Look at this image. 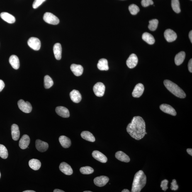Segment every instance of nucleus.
Here are the masks:
<instances>
[{"instance_id":"nucleus-1","label":"nucleus","mask_w":192,"mask_h":192,"mask_svg":"<svg viewBox=\"0 0 192 192\" xmlns=\"http://www.w3.org/2000/svg\"><path fill=\"white\" fill-rule=\"evenodd\" d=\"M127 131L133 138L137 140L142 139L147 134L146 130V123L141 117H134L131 122L126 128Z\"/></svg>"},{"instance_id":"nucleus-2","label":"nucleus","mask_w":192,"mask_h":192,"mask_svg":"<svg viewBox=\"0 0 192 192\" xmlns=\"http://www.w3.org/2000/svg\"><path fill=\"white\" fill-rule=\"evenodd\" d=\"M147 178L143 171H139L134 176L131 190L132 192H140L145 186Z\"/></svg>"},{"instance_id":"nucleus-3","label":"nucleus","mask_w":192,"mask_h":192,"mask_svg":"<svg viewBox=\"0 0 192 192\" xmlns=\"http://www.w3.org/2000/svg\"><path fill=\"white\" fill-rule=\"evenodd\" d=\"M165 86L167 89L174 96L180 98H184L186 95L184 91L179 87L177 84H175L168 80H165L164 81Z\"/></svg>"},{"instance_id":"nucleus-4","label":"nucleus","mask_w":192,"mask_h":192,"mask_svg":"<svg viewBox=\"0 0 192 192\" xmlns=\"http://www.w3.org/2000/svg\"><path fill=\"white\" fill-rule=\"evenodd\" d=\"M43 19L46 23L50 24L57 25L59 22V19L56 16L49 12L46 13L44 14Z\"/></svg>"},{"instance_id":"nucleus-5","label":"nucleus","mask_w":192,"mask_h":192,"mask_svg":"<svg viewBox=\"0 0 192 192\" xmlns=\"http://www.w3.org/2000/svg\"><path fill=\"white\" fill-rule=\"evenodd\" d=\"M18 104L19 109L25 113H30L32 111L31 105L28 101L25 102L21 99L18 101Z\"/></svg>"},{"instance_id":"nucleus-6","label":"nucleus","mask_w":192,"mask_h":192,"mask_svg":"<svg viewBox=\"0 0 192 192\" xmlns=\"http://www.w3.org/2000/svg\"><path fill=\"white\" fill-rule=\"evenodd\" d=\"M105 87L103 83L98 82L94 86L93 91L95 95L98 97H102L103 96L105 91Z\"/></svg>"},{"instance_id":"nucleus-7","label":"nucleus","mask_w":192,"mask_h":192,"mask_svg":"<svg viewBox=\"0 0 192 192\" xmlns=\"http://www.w3.org/2000/svg\"><path fill=\"white\" fill-rule=\"evenodd\" d=\"M28 44L31 48L35 51L39 50L41 46V43L40 40L34 37H31L29 39Z\"/></svg>"},{"instance_id":"nucleus-8","label":"nucleus","mask_w":192,"mask_h":192,"mask_svg":"<svg viewBox=\"0 0 192 192\" xmlns=\"http://www.w3.org/2000/svg\"><path fill=\"white\" fill-rule=\"evenodd\" d=\"M165 38L168 42H172L177 39V35L174 31L168 29L164 32Z\"/></svg>"},{"instance_id":"nucleus-9","label":"nucleus","mask_w":192,"mask_h":192,"mask_svg":"<svg viewBox=\"0 0 192 192\" xmlns=\"http://www.w3.org/2000/svg\"><path fill=\"white\" fill-rule=\"evenodd\" d=\"M138 62V59L136 55L132 54L131 55L126 61V64L130 69H133L137 65Z\"/></svg>"},{"instance_id":"nucleus-10","label":"nucleus","mask_w":192,"mask_h":192,"mask_svg":"<svg viewBox=\"0 0 192 192\" xmlns=\"http://www.w3.org/2000/svg\"><path fill=\"white\" fill-rule=\"evenodd\" d=\"M144 88L143 84L138 83L135 86L132 93V96L134 98H138L143 94Z\"/></svg>"},{"instance_id":"nucleus-11","label":"nucleus","mask_w":192,"mask_h":192,"mask_svg":"<svg viewBox=\"0 0 192 192\" xmlns=\"http://www.w3.org/2000/svg\"><path fill=\"white\" fill-rule=\"evenodd\" d=\"M109 180V178L107 176H101L95 178L94 181L95 184L97 186L103 187L107 184Z\"/></svg>"},{"instance_id":"nucleus-12","label":"nucleus","mask_w":192,"mask_h":192,"mask_svg":"<svg viewBox=\"0 0 192 192\" xmlns=\"http://www.w3.org/2000/svg\"><path fill=\"white\" fill-rule=\"evenodd\" d=\"M160 108L164 113L175 116L176 115V112L174 108L171 105L167 104H163L160 106Z\"/></svg>"},{"instance_id":"nucleus-13","label":"nucleus","mask_w":192,"mask_h":192,"mask_svg":"<svg viewBox=\"0 0 192 192\" xmlns=\"http://www.w3.org/2000/svg\"><path fill=\"white\" fill-rule=\"evenodd\" d=\"M59 169L64 174L68 176H70L73 173L72 168L70 165L65 162L61 163L59 166Z\"/></svg>"},{"instance_id":"nucleus-14","label":"nucleus","mask_w":192,"mask_h":192,"mask_svg":"<svg viewBox=\"0 0 192 192\" xmlns=\"http://www.w3.org/2000/svg\"><path fill=\"white\" fill-rule=\"evenodd\" d=\"M35 145L37 150L41 152H45L49 148V144L47 142L40 140L36 141Z\"/></svg>"},{"instance_id":"nucleus-15","label":"nucleus","mask_w":192,"mask_h":192,"mask_svg":"<svg viewBox=\"0 0 192 192\" xmlns=\"http://www.w3.org/2000/svg\"><path fill=\"white\" fill-rule=\"evenodd\" d=\"M56 112L59 116L64 118H68L70 116L69 110L64 106H58L56 108Z\"/></svg>"},{"instance_id":"nucleus-16","label":"nucleus","mask_w":192,"mask_h":192,"mask_svg":"<svg viewBox=\"0 0 192 192\" xmlns=\"http://www.w3.org/2000/svg\"><path fill=\"white\" fill-rule=\"evenodd\" d=\"M92 155L94 158L101 163H105L108 161V159L106 156L98 151H93Z\"/></svg>"},{"instance_id":"nucleus-17","label":"nucleus","mask_w":192,"mask_h":192,"mask_svg":"<svg viewBox=\"0 0 192 192\" xmlns=\"http://www.w3.org/2000/svg\"><path fill=\"white\" fill-rule=\"evenodd\" d=\"M30 138L27 135L23 136L19 142V146L21 149H24L28 147L30 143Z\"/></svg>"},{"instance_id":"nucleus-18","label":"nucleus","mask_w":192,"mask_h":192,"mask_svg":"<svg viewBox=\"0 0 192 192\" xmlns=\"http://www.w3.org/2000/svg\"><path fill=\"white\" fill-rule=\"evenodd\" d=\"M71 69L74 75L76 76H81L83 74V68L81 65L72 64L71 66Z\"/></svg>"},{"instance_id":"nucleus-19","label":"nucleus","mask_w":192,"mask_h":192,"mask_svg":"<svg viewBox=\"0 0 192 192\" xmlns=\"http://www.w3.org/2000/svg\"><path fill=\"white\" fill-rule=\"evenodd\" d=\"M71 100L75 103H79L81 100V95L77 90H74L70 93Z\"/></svg>"},{"instance_id":"nucleus-20","label":"nucleus","mask_w":192,"mask_h":192,"mask_svg":"<svg viewBox=\"0 0 192 192\" xmlns=\"http://www.w3.org/2000/svg\"><path fill=\"white\" fill-rule=\"evenodd\" d=\"M54 55L56 59L60 60L62 57V47L60 44L56 43L55 44L53 48Z\"/></svg>"},{"instance_id":"nucleus-21","label":"nucleus","mask_w":192,"mask_h":192,"mask_svg":"<svg viewBox=\"0 0 192 192\" xmlns=\"http://www.w3.org/2000/svg\"><path fill=\"white\" fill-rule=\"evenodd\" d=\"M2 19L8 23L13 24L15 21V18L13 15L7 12H2L0 14Z\"/></svg>"},{"instance_id":"nucleus-22","label":"nucleus","mask_w":192,"mask_h":192,"mask_svg":"<svg viewBox=\"0 0 192 192\" xmlns=\"http://www.w3.org/2000/svg\"><path fill=\"white\" fill-rule=\"evenodd\" d=\"M12 137L14 140L17 141L19 138L20 135L19 128L18 126L14 124L11 127Z\"/></svg>"},{"instance_id":"nucleus-23","label":"nucleus","mask_w":192,"mask_h":192,"mask_svg":"<svg viewBox=\"0 0 192 192\" xmlns=\"http://www.w3.org/2000/svg\"><path fill=\"white\" fill-rule=\"evenodd\" d=\"M115 157L121 162L128 163L130 162V159L128 156L122 151L117 152L115 154Z\"/></svg>"},{"instance_id":"nucleus-24","label":"nucleus","mask_w":192,"mask_h":192,"mask_svg":"<svg viewBox=\"0 0 192 192\" xmlns=\"http://www.w3.org/2000/svg\"><path fill=\"white\" fill-rule=\"evenodd\" d=\"M59 141L61 146L64 148H68L71 146V142L70 139L66 136H61L59 137Z\"/></svg>"},{"instance_id":"nucleus-25","label":"nucleus","mask_w":192,"mask_h":192,"mask_svg":"<svg viewBox=\"0 0 192 192\" xmlns=\"http://www.w3.org/2000/svg\"><path fill=\"white\" fill-rule=\"evenodd\" d=\"M9 62L14 69H18L20 67L19 59L16 56L12 55L9 58Z\"/></svg>"},{"instance_id":"nucleus-26","label":"nucleus","mask_w":192,"mask_h":192,"mask_svg":"<svg viewBox=\"0 0 192 192\" xmlns=\"http://www.w3.org/2000/svg\"><path fill=\"white\" fill-rule=\"evenodd\" d=\"M29 164L30 167L34 171H37L39 169L41 165L39 160L35 159L30 160L29 161Z\"/></svg>"},{"instance_id":"nucleus-27","label":"nucleus","mask_w":192,"mask_h":192,"mask_svg":"<svg viewBox=\"0 0 192 192\" xmlns=\"http://www.w3.org/2000/svg\"><path fill=\"white\" fill-rule=\"evenodd\" d=\"M97 67L101 71H108L109 69L108 64V61L106 59H102L98 61Z\"/></svg>"},{"instance_id":"nucleus-28","label":"nucleus","mask_w":192,"mask_h":192,"mask_svg":"<svg viewBox=\"0 0 192 192\" xmlns=\"http://www.w3.org/2000/svg\"><path fill=\"white\" fill-rule=\"evenodd\" d=\"M186 57V53L183 51L179 53L175 58V64L177 66H179L183 63Z\"/></svg>"},{"instance_id":"nucleus-29","label":"nucleus","mask_w":192,"mask_h":192,"mask_svg":"<svg viewBox=\"0 0 192 192\" xmlns=\"http://www.w3.org/2000/svg\"><path fill=\"white\" fill-rule=\"evenodd\" d=\"M142 39L149 45H153L155 43L154 37L151 34L148 33H144L142 36Z\"/></svg>"},{"instance_id":"nucleus-30","label":"nucleus","mask_w":192,"mask_h":192,"mask_svg":"<svg viewBox=\"0 0 192 192\" xmlns=\"http://www.w3.org/2000/svg\"><path fill=\"white\" fill-rule=\"evenodd\" d=\"M81 137L85 140L91 142H94L96 140L94 136L91 132L88 131H84L81 134Z\"/></svg>"},{"instance_id":"nucleus-31","label":"nucleus","mask_w":192,"mask_h":192,"mask_svg":"<svg viewBox=\"0 0 192 192\" xmlns=\"http://www.w3.org/2000/svg\"><path fill=\"white\" fill-rule=\"evenodd\" d=\"M44 86L46 89H49L53 85L54 81L48 75L44 77Z\"/></svg>"},{"instance_id":"nucleus-32","label":"nucleus","mask_w":192,"mask_h":192,"mask_svg":"<svg viewBox=\"0 0 192 192\" xmlns=\"http://www.w3.org/2000/svg\"><path fill=\"white\" fill-rule=\"evenodd\" d=\"M171 6L175 12L177 13L181 12L179 0H171Z\"/></svg>"},{"instance_id":"nucleus-33","label":"nucleus","mask_w":192,"mask_h":192,"mask_svg":"<svg viewBox=\"0 0 192 192\" xmlns=\"http://www.w3.org/2000/svg\"><path fill=\"white\" fill-rule=\"evenodd\" d=\"M8 151L6 147L0 144V157L3 159H6L8 158Z\"/></svg>"},{"instance_id":"nucleus-34","label":"nucleus","mask_w":192,"mask_h":192,"mask_svg":"<svg viewBox=\"0 0 192 192\" xmlns=\"http://www.w3.org/2000/svg\"><path fill=\"white\" fill-rule=\"evenodd\" d=\"M158 23V20L157 19H154L149 21L148 26L149 29L152 31H155L157 29Z\"/></svg>"},{"instance_id":"nucleus-35","label":"nucleus","mask_w":192,"mask_h":192,"mask_svg":"<svg viewBox=\"0 0 192 192\" xmlns=\"http://www.w3.org/2000/svg\"><path fill=\"white\" fill-rule=\"evenodd\" d=\"M80 171L83 174H91L94 172V169L89 166H84L80 168Z\"/></svg>"},{"instance_id":"nucleus-36","label":"nucleus","mask_w":192,"mask_h":192,"mask_svg":"<svg viewBox=\"0 0 192 192\" xmlns=\"http://www.w3.org/2000/svg\"><path fill=\"white\" fill-rule=\"evenodd\" d=\"M128 9L131 14L132 15H136L140 11V8L137 5L132 4L129 6Z\"/></svg>"},{"instance_id":"nucleus-37","label":"nucleus","mask_w":192,"mask_h":192,"mask_svg":"<svg viewBox=\"0 0 192 192\" xmlns=\"http://www.w3.org/2000/svg\"><path fill=\"white\" fill-rule=\"evenodd\" d=\"M46 1V0H35L33 4V8L34 9H36Z\"/></svg>"},{"instance_id":"nucleus-38","label":"nucleus","mask_w":192,"mask_h":192,"mask_svg":"<svg viewBox=\"0 0 192 192\" xmlns=\"http://www.w3.org/2000/svg\"><path fill=\"white\" fill-rule=\"evenodd\" d=\"M153 4L154 2L152 0H142L141 1L142 6L144 7L148 6L150 5H153Z\"/></svg>"},{"instance_id":"nucleus-39","label":"nucleus","mask_w":192,"mask_h":192,"mask_svg":"<svg viewBox=\"0 0 192 192\" xmlns=\"http://www.w3.org/2000/svg\"><path fill=\"white\" fill-rule=\"evenodd\" d=\"M168 183V181L166 179H165L161 182V187L162 188V190L165 191L168 188L167 186Z\"/></svg>"},{"instance_id":"nucleus-40","label":"nucleus","mask_w":192,"mask_h":192,"mask_svg":"<svg viewBox=\"0 0 192 192\" xmlns=\"http://www.w3.org/2000/svg\"><path fill=\"white\" fill-rule=\"evenodd\" d=\"M171 190L176 191L179 188V186L177 184V182L175 179H173L172 182L171 183Z\"/></svg>"},{"instance_id":"nucleus-41","label":"nucleus","mask_w":192,"mask_h":192,"mask_svg":"<svg viewBox=\"0 0 192 192\" xmlns=\"http://www.w3.org/2000/svg\"><path fill=\"white\" fill-rule=\"evenodd\" d=\"M188 70L190 72H192V59H190L188 64Z\"/></svg>"},{"instance_id":"nucleus-42","label":"nucleus","mask_w":192,"mask_h":192,"mask_svg":"<svg viewBox=\"0 0 192 192\" xmlns=\"http://www.w3.org/2000/svg\"><path fill=\"white\" fill-rule=\"evenodd\" d=\"M5 87V84L4 81L0 79V92L2 91Z\"/></svg>"},{"instance_id":"nucleus-43","label":"nucleus","mask_w":192,"mask_h":192,"mask_svg":"<svg viewBox=\"0 0 192 192\" xmlns=\"http://www.w3.org/2000/svg\"><path fill=\"white\" fill-rule=\"evenodd\" d=\"M187 152L190 156H192V149L191 148H188L187 149Z\"/></svg>"},{"instance_id":"nucleus-44","label":"nucleus","mask_w":192,"mask_h":192,"mask_svg":"<svg viewBox=\"0 0 192 192\" xmlns=\"http://www.w3.org/2000/svg\"><path fill=\"white\" fill-rule=\"evenodd\" d=\"M189 37L190 39V41H191V43H192V31H191L190 32V33H189Z\"/></svg>"},{"instance_id":"nucleus-45","label":"nucleus","mask_w":192,"mask_h":192,"mask_svg":"<svg viewBox=\"0 0 192 192\" xmlns=\"http://www.w3.org/2000/svg\"><path fill=\"white\" fill-rule=\"evenodd\" d=\"M54 192H64V191L62 190L58 189H56L54 190Z\"/></svg>"},{"instance_id":"nucleus-46","label":"nucleus","mask_w":192,"mask_h":192,"mask_svg":"<svg viewBox=\"0 0 192 192\" xmlns=\"http://www.w3.org/2000/svg\"><path fill=\"white\" fill-rule=\"evenodd\" d=\"M130 191L128 189H125L122 190V192H129Z\"/></svg>"},{"instance_id":"nucleus-47","label":"nucleus","mask_w":192,"mask_h":192,"mask_svg":"<svg viewBox=\"0 0 192 192\" xmlns=\"http://www.w3.org/2000/svg\"><path fill=\"white\" fill-rule=\"evenodd\" d=\"M23 192H35L33 190H26V191H23Z\"/></svg>"},{"instance_id":"nucleus-48","label":"nucleus","mask_w":192,"mask_h":192,"mask_svg":"<svg viewBox=\"0 0 192 192\" xmlns=\"http://www.w3.org/2000/svg\"><path fill=\"white\" fill-rule=\"evenodd\" d=\"M91 191H84V192H91Z\"/></svg>"},{"instance_id":"nucleus-49","label":"nucleus","mask_w":192,"mask_h":192,"mask_svg":"<svg viewBox=\"0 0 192 192\" xmlns=\"http://www.w3.org/2000/svg\"><path fill=\"white\" fill-rule=\"evenodd\" d=\"M1 172H0V178H1Z\"/></svg>"},{"instance_id":"nucleus-50","label":"nucleus","mask_w":192,"mask_h":192,"mask_svg":"<svg viewBox=\"0 0 192 192\" xmlns=\"http://www.w3.org/2000/svg\"><path fill=\"white\" fill-rule=\"evenodd\" d=\"M191 1H192V0H191Z\"/></svg>"}]
</instances>
